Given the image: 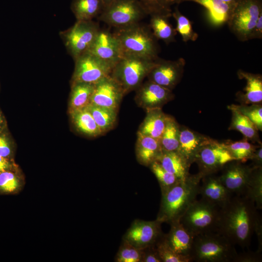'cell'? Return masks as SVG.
Instances as JSON below:
<instances>
[{
	"label": "cell",
	"mask_w": 262,
	"mask_h": 262,
	"mask_svg": "<svg viewBox=\"0 0 262 262\" xmlns=\"http://www.w3.org/2000/svg\"><path fill=\"white\" fill-rule=\"evenodd\" d=\"M6 130V122L4 115L0 110V132Z\"/></svg>",
	"instance_id": "obj_48"
},
{
	"label": "cell",
	"mask_w": 262,
	"mask_h": 262,
	"mask_svg": "<svg viewBox=\"0 0 262 262\" xmlns=\"http://www.w3.org/2000/svg\"><path fill=\"white\" fill-rule=\"evenodd\" d=\"M262 13V0H238L227 24L239 40L246 41Z\"/></svg>",
	"instance_id": "obj_7"
},
{
	"label": "cell",
	"mask_w": 262,
	"mask_h": 262,
	"mask_svg": "<svg viewBox=\"0 0 262 262\" xmlns=\"http://www.w3.org/2000/svg\"><path fill=\"white\" fill-rule=\"evenodd\" d=\"M143 253L139 249L127 241L120 248L117 257L118 262H139L142 261Z\"/></svg>",
	"instance_id": "obj_41"
},
{
	"label": "cell",
	"mask_w": 262,
	"mask_h": 262,
	"mask_svg": "<svg viewBox=\"0 0 262 262\" xmlns=\"http://www.w3.org/2000/svg\"><path fill=\"white\" fill-rule=\"evenodd\" d=\"M146 15L139 0H118L105 8L98 19L118 29L137 23Z\"/></svg>",
	"instance_id": "obj_8"
},
{
	"label": "cell",
	"mask_w": 262,
	"mask_h": 262,
	"mask_svg": "<svg viewBox=\"0 0 262 262\" xmlns=\"http://www.w3.org/2000/svg\"><path fill=\"white\" fill-rule=\"evenodd\" d=\"M149 247V250L147 253H144L142 261L144 262H162L155 245Z\"/></svg>",
	"instance_id": "obj_44"
},
{
	"label": "cell",
	"mask_w": 262,
	"mask_h": 262,
	"mask_svg": "<svg viewBox=\"0 0 262 262\" xmlns=\"http://www.w3.org/2000/svg\"><path fill=\"white\" fill-rule=\"evenodd\" d=\"M225 2L228 3H235L238 0H222Z\"/></svg>",
	"instance_id": "obj_50"
},
{
	"label": "cell",
	"mask_w": 262,
	"mask_h": 262,
	"mask_svg": "<svg viewBox=\"0 0 262 262\" xmlns=\"http://www.w3.org/2000/svg\"><path fill=\"white\" fill-rule=\"evenodd\" d=\"M209 138L186 127H180L177 151L191 164L198 150Z\"/></svg>",
	"instance_id": "obj_23"
},
{
	"label": "cell",
	"mask_w": 262,
	"mask_h": 262,
	"mask_svg": "<svg viewBox=\"0 0 262 262\" xmlns=\"http://www.w3.org/2000/svg\"><path fill=\"white\" fill-rule=\"evenodd\" d=\"M202 176L198 173L190 176L162 193L157 220L172 223L179 221L189 206L199 193Z\"/></svg>",
	"instance_id": "obj_2"
},
{
	"label": "cell",
	"mask_w": 262,
	"mask_h": 262,
	"mask_svg": "<svg viewBox=\"0 0 262 262\" xmlns=\"http://www.w3.org/2000/svg\"><path fill=\"white\" fill-rule=\"evenodd\" d=\"M117 0H101L104 6L103 9Z\"/></svg>",
	"instance_id": "obj_49"
},
{
	"label": "cell",
	"mask_w": 262,
	"mask_h": 262,
	"mask_svg": "<svg viewBox=\"0 0 262 262\" xmlns=\"http://www.w3.org/2000/svg\"><path fill=\"white\" fill-rule=\"evenodd\" d=\"M229 110H235L247 117L260 131H262V106L261 103L231 104Z\"/></svg>",
	"instance_id": "obj_36"
},
{
	"label": "cell",
	"mask_w": 262,
	"mask_h": 262,
	"mask_svg": "<svg viewBox=\"0 0 262 262\" xmlns=\"http://www.w3.org/2000/svg\"><path fill=\"white\" fill-rule=\"evenodd\" d=\"M149 166L160 184L162 193L180 181L174 175L165 170L158 161L154 162Z\"/></svg>",
	"instance_id": "obj_40"
},
{
	"label": "cell",
	"mask_w": 262,
	"mask_h": 262,
	"mask_svg": "<svg viewBox=\"0 0 262 262\" xmlns=\"http://www.w3.org/2000/svg\"><path fill=\"white\" fill-rule=\"evenodd\" d=\"M86 108L103 135L114 128L117 120L118 111L89 104Z\"/></svg>",
	"instance_id": "obj_31"
},
{
	"label": "cell",
	"mask_w": 262,
	"mask_h": 262,
	"mask_svg": "<svg viewBox=\"0 0 262 262\" xmlns=\"http://www.w3.org/2000/svg\"><path fill=\"white\" fill-rule=\"evenodd\" d=\"M173 3H180L182 1H184V0H172Z\"/></svg>",
	"instance_id": "obj_51"
},
{
	"label": "cell",
	"mask_w": 262,
	"mask_h": 262,
	"mask_svg": "<svg viewBox=\"0 0 262 262\" xmlns=\"http://www.w3.org/2000/svg\"><path fill=\"white\" fill-rule=\"evenodd\" d=\"M118 43L121 57H135L152 60L159 58L157 39L149 26L137 23L116 29L113 33Z\"/></svg>",
	"instance_id": "obj_3"
},
{
	"label": "cell",
	"mask_w": 262,
	"mask_h": 262,
	"mask_svg": "<svg viewBox=\"0 0 262 262\" xmlns=\"http://www.w3.org/2000/svg\"><path fill=\"white\" fill-rule=\"evenodd\" d=\"M147 15H162L172 16V0H139Z\"/></svg>",
	"instance_id": "obj_39"
},
{
	"label": "cell",
	"mask_w": 262,
	"mask_h": 262,
	"mask_svg": "<svg viewBox=\"0 0 262 262\" xmlns=\"http://www.w3.org/2000/svg\"><path fill=\"white\" fill-rule=\"evenodd\" d=\"M134 100L146 111L161 108L174 98L172 90L149 80L142 83L136 90Z\"/></svg>",
	"instance_id": "obj_14"
},
{
	"label": "cell",
	"mask_w": 262,
	"mask_h": 262,
	"mask_svg": "<svg viewBox=\"0 0 262 262\" xmlns=\"http://www.w3.org/2000/svg\"><path fill=\"white\" fill-rule=\"evenodd\" d=\"M158 220L153 221L135 222L128 230L126 241L135 247L142 249L154 246L162 236Z\"/></svg>",
	"instance_id": "obj_15"
},
{
	"label": "cell",
	"mask_w": 262,
	"mask_h": 262,
	"mask_svg": "<svg viewBox=\"0 0 262 262\" xmlns=\"http://www.w3.org/2000/svg\"><path fill=\"white\" fill-rule=\"evenodd\" d=\"M234 160L224 143L209 138L197 152L194 162L198 165V173L203 177L221 170L228 163Z\"/></svg>",
	"instance_id": "obj_10"
},
{
	"label": "cell",
	"mask_w": 262,
	"mask_h": 262,
	"mask_svg": "<svg viewBox=\"0 0 262 262\" xmlns=\"http://www.w3.org/2000/svg\"><path fill=\"white\" fill-rule=\"evenodd\" d=\"M113 68L122 58L118 41L113 33L100 29L89 51Z\"/></svg>",
	"instance_id": "obj_17"
},
{
	"label": "cell",
	"mask_w": 262,
	"mask_h": 262,
	"mask_svg": "<svg viewBox=\"0 0 262 262\" xmlns=\"http://www.w3.org/2000/svg\"><path fill=\"white\" fill-rule=\"evenodd\" d=\"M199 187L201 198L215 205L220 208L229 200L232 194L222 183L219 176L212 174L203 176Z\"/></svg>",
	"instance_id": "obj_18"
},
{
	"label": "cell",
	"mask_w": 262,
	"mask_h": 262,
	"mask_svg": "<svg viewBox=\"0 0 262 262\" xmlns=\"http://www.w3.org/2000/svg\"><path fill=\"white\" fill-rule=\"evenodd\" d=\"M244 196L254 202L257 210L262 209V167L254 168Z\"/></svg>",
	"instance_id": "obj_34"
},
{
	"label": "cell",
	"mask_w": 262,
	"mask_h": 262,
	"mask_svg": "<svg viewBox=\"0 0 262 262\" xmlns=\"http://www.w3.org/2000/svg\"><path fill=\"white\" fill-rule=\"evenodd\" d=\"M158 162L168 172L180 180H185L189 176L191 164L177 151H163Z\"/></svg>",
	"instance_id": "obj_25"
},
{
	"label": "cell",
	"mask_w": 262,
	"mask_h": 262,
	"mask_svg": "<svg viewBox=\"0 0 262 262\" xmlns=\"http://www.w3.org/2000/svg\"><path fill=\"white\" fill-rule=\"evenodd\" d=\"M232 113L229 130H236L241 132L245 139L253 142L261 144L258 130L255 125L246 116L236 110H230Z\"/></svg>",
	"instance_id": "obj_30"
},
{
	"label": "cell",
	"mask_w": 262,
	"mask_h": 262,
	"mask_svg": "<svg viewBox=\"0 0 262 262\" xmlns=\"http://www.w3.org/2000/svg\"><path fill=\"white\" fill-rule=\"evenodd\" d=\"M146 113L137 133L160 141L165 127L167 115L163 112L161 108L148 110Z\"/></svg>",
	"instance_id": "obj_24"
},
{
	"label": "cell",
	"mask_w": 262,
	"mask_h": 262,
	"mask_svg": "<svg viewBox=\"0 0 262 262\" xmlns=\"http://www.w3.org/2000/svg\"><path fill=\"white\" fill-rule=\"evenodd\" d=\"M135 153L137 160L142 165L149 166L158 161L163 153L160 141L149 136L137 133Z\"/></svg>",
	"instance_id": "obj_21"
},
{
	"label": "cell",
	"mask_w": 262,
	"mask_h": 262,
	"mask_svg": "<svg viewBox=\"0 0 262 262\" xmlns=\"http://www.w3.org/2000/svg\"><path fill=\"white\" fill-rule=\"evenodd\" d=\"M180 126L175 118L167 115L164 130L160 139L163 151H177L179 145Z\"/></svg>",
	"instance_id": "obj_32"
},
{
	"label": "cell",
	"mask_w": 262,
	"mask_h": 262,
	"mask_svg": "<svg viewBox=\"0 0 262 262\" xmlns=\"http://www.w3.org/2000/svg\"><path fill=\"white\" fill-rule=\"evenodd\" d=\"M172 16L176 21V30L181 35L183 42L195 41L197 39L198 35L194 31L191 21L177 8L172 13Z\"/></svg>",
	"instance_id": "obj_35"
},
{
	"label": "cell",
	"mask_w": 262,
	"mask_h": 262,
	"mask_svg": "<svg viewBox=\"0 0 262 262\" xmlns=\"http://www.w3.org/2000/svg\"><path fill=\"white\" fill-rule=\"evenodd\" d=\"M72 83L85 82L96 84L110 76L113 67L89 52L76 59Z\"/></svg>",
	"instance_id": "obj_11"
},
{
	"label": "cell",
	"mask_w": 262,
	"mask_h": 262,
	"mask_svg": "<svg viewBox=\"0 0 262 262\" xmlns=\"http://www.w3.org/2000/svg\"><path fill=\"white\" fill-rule=\"evenodd\" d=\"M149 27L157 40L163 41L168 45L176 41V29L168 21L169 17L162 15L150 16Z\"/></svg>",
	"instance_id": "obj_27"
},
{
	"label": "cell",
	"mask_w": 262,
	"mask_h": 262,
	"mask_svg": "<svg viewBox=\"0 0 262 262\" xmlns=\"http://www.w3.org/2000/svg\"><path fill=\"white\" fill-rule=\"evenodd\" d=\"M261 223L262 218L254 202L245 196L236 195L220 208L217 232L233 245L247 248Z\"/></svg>",
	"instance_id": "obj_1"
},
{
	"label": "cell",
	"mask_w": 262,
	"mask_h": 262,
	"mask_svg": "<svg viewBox=\"0 0 262 262\" xmlns=\"http://www.w3.org/2000/svg\"><path fill=\"white\" fill-rule=\"evenodd\" d=\"M262 13L260 15L257 22L252 29L249 36V40L262 39Z\"/></svg>",
	"instance_id": "obj_46"
},
{
	"label": "cell",
	"mask_w": 262,
	"mask_h": 262,
	"mask_svg": "<svg viewBox=\"0 0 262 262\" xmlns=\"http://www.w3.org/2000/svg\"><path fill=\"white\" fill-rule=\"evenodd\" d=\"M224 144L234 160L243 163L250 159L255 149L259 146L252 144L245 138L239 141H228Z\"/></svg>",
	"instance_id": "obj_33"
},
{
	"label": "cell",
	"mask_w": 262,
	"mask_h": 262,
	"mask_svg": "<svg viewBox=\"0 0 262 262\" xmlns=\"http://www.w3.org/2000/svg\"><path fill=\"white\" fill-rule=\"evenodd\" d=\"M69 112L72 122L78 132L91 137L103 135L86 107Z\"/></svg>",
	"instance_id": "obj_26"
},
{
	"label": "cell",
	"mask_w": 262,
	"mask_h": 262,
	"mask_svg": "<svg viewBox=\"0 0 262 262\" xmlns=\"http://www.w3.org/2000/svg\"><path fill=\"white\" fill-rule=\"evenodd\" d=\"M103 8L101 0H73L71 5L77 20H92Z\"/></svg>",
	"instance_id": "obj_29"
},
{
	"label": "cell",
	"mask_w": 262,
	"mask_h": 262,
	"mask_svg": "<svg viewBox=\"0 0 262 262\" xmlns=\"http://www.w3.org/2000/svg\"><path fill=\"white\" fill-rule=\"evenodd\" d=\"M12 159L0 156V172L5 170L15 169Z\"/></svg>",
	"instance_id": "obj_47"
},
{
	"label": "cell",
	"mask_w": 262,
	"mask_h": 262,
	"mask_svg": "<svg viewBox=\"0 0 262 262\" xmlns=\"http://www.w3.org/2000/svg\"><path fill=\"white\" fill-rule=\"evenodd\" d=\"M95 84L76 82L72 84L69 111L86 107L90 104Z\"/></svg>",
	"instance_id": "obj_28"
},
{
	"label": "cell",
	"mask_w": 262,
	"mask_h": 262,
	"mask_svg": "<svg viewBox=\"0 0 262 262\" xmlns=\"http://www.w3.org/2000/svg\"><path fill=\"white\" fill-rule=\"evenodd\" d=\"M21 188V180L15 169L0 172V195H11Z\"/></svg>",
	"instance_id": "obj_37"
},
{
	"label": "cell",
	"mask_w": 262,
	"mask_h": 262,
	"mask_svg": "<svg viewBox=\"0 0 262 262\" xmlns=\"http://www.w3.org/2000/svg\"><path fill=\"white\" fill-rule=\"evenodd\" d=\"M157 60L122 57L113 67L110 76L120 86L125 95L143 83Z\"/></svg>",
	"instance_id": "obj_6"
},
{
	"label": "cell",
	"mask_w": 262,
	"mask_h": 262,
	"mask_svg": "<svg viewBox=\"0 0 262 262\" xmlns=\"http://www.w3.org/2000/svg\"><path fill=\"white\" fill-rule=\"evenodd\" d=\"M220 208L201 198L188 208L179 222L195 236L217 232Z\"/></svg>",
	"instance_id": "obj_5"
},
{
	"label": "cell",
	"mask_w": 262,
	"mask_h": 262,
	"mask_svg": "<svg viewBox=\"0 0 262 262\" xmlns=\"http://www.w3.org/2000/svg\"><path fill=\"white\" fill-rule=\"evenodd\" d=\"M99 30L92 20H77L63 33L65 46L74 60L89 51Z\"/></svg>",
	"instance_id": "obj_9"
},
{
	"label": "cell",
	"mask_w": 262,
	"mask_h": 262,
	"mask_svg": "<svg viewBox=\"0 0 262 262\" xmlns=\"http://www.w3.org/2000/svg\"><path fill=\"white\" fill-rule=\"evenodd\" d=\"M13 155V144L5 130L0 132V156L12 159Z\"/></svg>",
	"instance_id": "obj_42"
},
{
	"label": "cell",
	"mask_w": 262,
	"mask_h": 262,
	"mask_svg": "<svg viewBox=\"0 0 262 262\" xmlns=\"http://www.w3.org/2000/svg\"><path fill=\"white\" fill-rule=\"evenodd\" d=\"M252 162V166L262 167V144L255 149L250 159Z\"/></svg>",
	"instance_id": "obj_45"
},
{
	"label": "cell",
	"mask_w": 262,
	"mask_h": 262,
	"mask_svg": "<svg viewBox=\"0 0 262 262\" xmlns=\"http://www.w3.org/2000/svg\"><path fill=\"white\" fill-rule=\"evenodd\" d=\"M262 260L261 252L247 251L237 253L233 262H260Z\"/></svg>",
	"instance_id": "obj_43"
},
{
	"label": "cell",
	"mask_w": 262,
	"mask_h": 262,
	"mask_svg": "<svg viewBox=\"0 0 262 262\" xmlns=\"http://www.w3.org/2000/svg\"><path fill=\"white\" fill-rule=\"evenodd\" d=\"M185 63L183 58L174 61L159 58L147 76L148 80L172 90L181 80Z\"/></svg>",
	"instance_id": "obj_13"
},
{
	"label": "cell",
	"mask_w": 262,
	"mask_h": 262,
	"mask_svg": "<svg viewBox=\"0 0 262 262\" xmlns=\"http://www.w3.org/2000/svg\"><path fill=\"white\" fill-rule=\"evenodd\" d=\"M155 246L162 262H192L191 259L189 257L183 256L175 252L167 244L163 235L156 242Z\"/></svg>",
	"instance_id": "obj_38"
},
{
	"label": "cell",
	"mask_w": 262,
	"mask_h": 262,
	"mask_svg": "<svg viewBox=\"0 0 262 262\" xmlns=\"http://www.w3.org/2000/svg\"><path fill=\"white\" fill-rule=\"evenodd\" d=\"M170 224V231L164 235L166 242L175 252L190 258L195 236L185 229L179 221Z\"/></svg>",
	"instance_id": "obj_19"
},
{
	"label": "cell",
	"mask_w": 262,
	"mask_h": 262,
	"mask_svg": "<svg viewBox=\"0 0 262 262\" xmlns=\"http://www.w3.org/2000/svg\"><path fill=\"white\" fill-rule=\"evenodd\" d=\"M196 2L206 10L207 19L213 27H218L227 23L236 2L228 3L222 0H184Z\"/></svg>",
	"instance_id": "obj_20"
},
{
	"label": "cell",
	"mask_w": 262,
	"mask_h": 262,
	"mask_svg": "<svg viewBox=\"0 0 262 262\" xmlns=\"http://www.w3.org/2000/svg\"><path fill=\"white\" fill-rule=\"evenodd\" d=\"M240 79L246 81L244 92L237 94L242 104H259L262 101V76L259 74H253L241 69L237 71Z\"/></svg>",
	"instance_id": "obj_22"
},
{
	"label": "cell",
	"mask_w": 262,
	"mask_h": 262,
	"mask_svg": "<svg viewBox=\"0 0 262 262\" xmlns=\"http://www.w3.org/2000/svg\"><path fill=\"white\" fill-rule=\"evenodd\" d=\"M124 95L120 86L109 76L95 84L90 104L118 111Z\"/></svg>",
	"instance_id": "obj_16"
},
{
	"label": "cell",
	"mask_w": 262,
	"mask_h": 262,
	"mask_svg": "<svg viewBox=\"0 0 262 262\" xmlns=\"http://www.w3.org/2000/svg\"><path fill=\"white\" fill-rule=\"evenodd\" d=\"M227 237L218 232L196 235L190 257L192 262H233L237 252Z\"/></svg>",
	"instance_id": "obj_4"
},
{
	"label": "cell",
	"mask_w": 262,
	"mask_h": 262,
	"mask_svg": "<svg viewBox=\"0 0 262 262\" xmlns=\"http://www.w3.org/2000/svg\"><path fill=\"white\" fill-rule=\"evenodd\" d=\"M255 168L239 161H232L222 168L219 177L231 194L244 196Z\"/></svg>",
	"instance_id": "obj_12"
}]
</instances>
